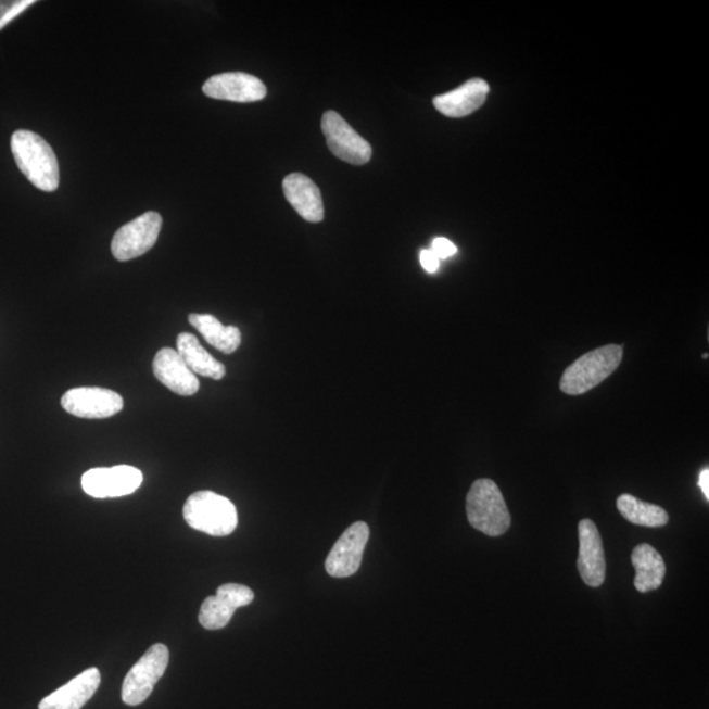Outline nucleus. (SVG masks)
I'll list each match as a JSON object with an SVG mask.
<instances>
[{"instance_id":"b1692460","label":"nucleus","mask_w":709,"mask_h":709,"mask_svg":"<svg viewBox=\"0 0 709 709\" xmlns=\"http://www.w3.org/2000/svg\"><path fill=\"white\" fill-rule=\"evenodd\" d=\"M419 261L420 265L430 274L436 273L441 267V259L431 250L420 251Z\"/></svg>"},{"instance_id":"423d86ee","label":"nucleus","mask_w":709,"mask_h":709,"mask_svg":"<svg viewBox=\"0 0 709 709\" xmlns=\"http://www.w3.org/2000/svg\"><path fill=\"white\" fill-rule=\"evenodd\" d=\"M162 229L160 213L147 212L122 226L113 237L111 250L117 261L128 262L154 248Z\"/></svg>"},{"instance_id":"393cba45","label":"nucleus","mask_w":709,"mask_h":709,"mask_svg":"<svg viewBox=\"0 0 709 709\" xmlns=\"http://www.w3.org/2000/svg\"><path fill=\"white\" fill-rule=\"evenodd\" d=\"M699 486L701 488L702 494L706 495V498L709 499V469H702L699 477Z\"/></svg>"},{"instance_id":"6e6552de","label":"nucleus","mask_w":709,"mask_h":709,"mask_svg":"<svg viewBox=\"0 0 709 709\" xmlns=\"http://www.w3.org/2000/svg\"><path fill=\"white\" fill-rule=\"evenodd\" d=\"M61 405L74 417L104 419L121 413L124 400L110 389L84 387L71 389L62 395Z\"/></svg>"},{"instance_id":"6ab92c4d","label":"nucleus","mask_w":709,"mask_h":709,"mask_svg":"<svg viewBox=\"0 0 709 709\" xmlns=\"http://www.w3.org/2000/svg\"><path fill=\"white\" fill-rule=\"evenodd\" d=\"M632 564L636 570L635 587L637 592H654L662 585L667 567H664L662 556L651 545H637L632 552Z\"/></svg>"},{"instance_id":"a211bd4d","label":"nucleus","mask_w":709,"mask_h":709,"mask_svg":"<svg viewBox=\"0 0 709 709\" xmlns=\"http://www.w3.org/2000/svg\"><path fill=\"white\" fill-rule=\"evenodd\" d=\"M178 353L181 359L185 360L187 367L191 369L194 375L204 376L213 380H221L225 378L226 368L223 363L213 357L206 351L199 339L190 332H181L177 339Z\"/></svg>"},{"instance_id":"9b49d317","label":"nucleus","mask_w":709,"mask_h":709,"mask_svg":"<svg viewBox=\"0 0 709 709\" xmlns=\"http://www.w3.org/2000/svg\"><path fill=\"white\" fill-rule=\"evenodd\" d=\"M254 600L253 590L238 583L219 586L215 597H208L200 608L199 621L205 630L225 629L233 618L237 608L249 606Z\"/></svg>"},{"instance_id":"7ed1b4c3","label":"nucleus","mask_w":709,"mask_h":709,"mask_svg":"<svg viewBox=\"0 0 709 709\" xmlns=\"http://www.w3.org/2000/svg\"><path fill=\"white\" fill-rule=\"evenodd\" d=\"M621 360H623V347L619 344H608V346L590 351L565 369L560 389L569 395H580L592 391L617 371Z\"/></svg>"},{"instance_id":"412c9836","label":"nucleus","mask_w":709,"mask_h":709,"mask_svg":"<svg viewBox=\"0 0 709 709\" xmlns=\"http://www.w3.org/2000/svg\"><path fill=\"white\" fill-rule=\"evenodd\" d=\"M617 506L621 516L636 526L656 529V527H663L669 522V514L662 507L648 504L631 494L620 495Z\"/></svg>"},{"instance_id":"9d476101","label":"nucleus","mask_w":709,"mask_h":709,"mask_svg":"<svg viewBox=\"0 0 709 709\" xmlns=\"http://www.w3.org/2000/svg\"><path fill=\"white\" fill-rule=\"evenodd\" d=\"M369 539V527L364 522L351 524L326 558V572L335 579H346L359 570L364 549Z\"/></svg>"},{"instance_id":"ddd939ff","label":"nucleus","mask_w":709,"mask_h":709,"mask_svg":"<svg viewBox=\"0 0 709 709\" xmlns=\"http://www.w3.org/2000/svg\"><path fill=\"white\" fill-rule=\"evenodd\" d=\"M579 533L580 554L577 567L587 586L599 587L606 580V557L600 533L590 519L581 520Z\"/></svg>"},{"instance_id":"20e7f679","label":"nucleus","mask_w":709,"mask_h":709,"mask_svg":"<svg viewBox=\"0 0 709 709\" xmlns=\"http://www.w3.org/2000/svg\"><path fill=\"white\" fill-rule=\"evenodd\" d=\"M183 517L191 529L211 536H228L238 526L233 502L217 493H193L183 507Z\"/></svg>"},{"instance_id":"2eb2a0df","label":"nucleus","mask_w":709,"mask_h":709,"mask_svg":"<svg viewBox=\"0 0 709 709\" xmlns=\"http://www.w3.org/2000/svg\"><path fill=\"white\" fill-rule=\"evenodd\" d=\"M288 203L307 223H321L325 218L322 194L319 188L304 174L293 173L282 181Z\"/></svg>"},{"instance_id":"0eeeda50","label":"nucleus","mask_w":709,"mask_h":709,"mask_svg":"<svg viewBox=\"0 0 709 709\" xmlns=\"http://www.w3.org/2000/svg\"><path fill=\"white\" fill-rule=\"evenodd\" d=\"M321 128L330 152L350 165L363 166L372 159V147L335 111L324 113Z\"/></svg>"},{"instance_id":"f3484780","label":"nucleus","mask_w":709,"mask_h":709,"mask_svg":"<svg viewBox=\"0 0 709 709\" xmlns=\"http://www.w3.org/2000/svg\"><path fill=\"white\" fill-rule=\"evenodd\" d=\"M489 85L485 80L469 79L454 91L434 99L435 109L448 117H466L486 102Z\"/></svg>"},{"instance_id":"39448f33","label":"nucleus","mask_w":709,"mask_h":709,"mask_svg":"<svg viewBox=\"0 0 709 709\" xmlns=\"http://www.w3.org/2000/svg\"><path fill=\"white\" fill-rule=\"evenodd\" d=\"M169 651L165 644L150 646L145 655L140 658L125 676L122 698L127 706H140L165 674L168 667Z\"/></svg>"},{"instance_id":"aec40b11","label":"nucleus","mask_w":709,"mask_h":709,"mask_svg":"<svg viewBox=\"0 0 709 709\" xmlns=\"http://www.w3.org/2000/svg\"><path fill=\"white\" fill-rule=\"evenodd\" d=\"M188 321L202 334L211 346L224 354H233L241 346L242 335L236 326H225L215 316L192 313Z\"/></svg>"},{"instance_id":"4be33fe9","label":"nucleus","mask_w":709,"mask_h":709,"mask_svg":"<svg viewBox=\"0 0 709 709\" xmlns=\"http://www.w3.org/2000/svg\"><path fill=\"white\" fill-rule=\"evenodd\" d=\"M35 3V0H0V30Z\"/></svg>"},{"instance_id":"f8f14e48","label":"nucleus","mask_w":709,"mask_h":709,"mask_svg":"<svg viewBox=\"0 0 709 709\" xmlns=\"http://www.w3.org/2000/svg\"><path fill=\"white\" fill-rule=\"evenodd\" d=\"M206 97L236 103L259 102L267 96L265 84L246 73H223L213 75L203 86Z\"/></svg>"},{"instance_id":"5701e85b","label":"nucleus","mask_w":709,"mask_h":709,"mask_svg":"<svg viewBox=\"0 0 709 709\" xmlns=\"http://www.w3.org/2000/svg\"><path fill=\"white\" fill-rule=\"evenodd\" d=\"M431 251L439 259H447L457 253V248L447 238L438 237L432 241Z\"/></svg>"},{"instance_id":"f257e3e1","label":"nucleus","mask_w":709,"mask_h":709,"mask_svg":"<svg viewBox=\"0 0 709 709\" xmlns=\"http://www.w3.org/2000/svg\"><path fill=\"white\" fill-rule=\"evenodd\" d=\"M11 150L18 169L41 191L54 192L60 186V166L52 147L35 131L16 130Z\"/></svg>"},{"instance_id":"f03ea898","label":"nucleus","mask_w":709,"mask_h":709,"mask_svg":"<svg viewBox=\"0 0 709 709\" xmlns=\"http://www.w3.org/2000/svg\"><path fill=\"white\" fill-rule=\"evenodd\" d=\"M467 516L470 526L484 535L497 537L510 529L511 516L504 495L493 480L473 482L467 495Z\"/></svg>"},{"instance_id":"1a4fd4ad","label":"nucleus","mask_w":709,"mask_h":709,"mask_svg":"<svg viewBox=\"0 0 709 709\" xmlns=\"http://www.w3.org/2000/svg\"><path fill=\"white\" fill-rule=\"evenodd\" d=\"M142 481L141 470L135 467L96 468L81 477V488L93 498H117L134 494Z\"/></svg>"},{"instance_id":"4468645a","label":"nucleus","mask_w":709,"mask_h":709,"mask_svg":"<svg viewBox=\"0 0 709 709\" xmlns=\"http://www.w3.org/2000/svg\"><path fill=\"white\" fill-rule=\"evenodd\" d=\"M153 372L156 380L174 393L190 397V395L199 392V379L187 367L178 351L173 349L160 350L154 357Z\"/></svg>"},{"instance_id":"dca6fc26","label":"nucleus","mask_w":709,"mask_h":709,"mask_svg":"<svg viewBox=\"0 0 709 709\" xmlns=\"http://www.w3.org/2000/svg\"><path fill=\"white\" fill-rule=\"evenodd\" d=\"M102 675L97 668L87 669L64 687L40 702L39 709H80L98 692Z\"/></svg>"}]
</instances>
